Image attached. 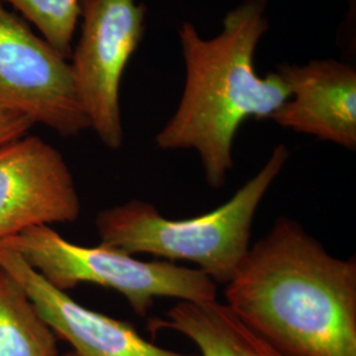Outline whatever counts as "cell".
<instances>
[{
	"instance_id": "5",
	"label": "cell",
	"mask_w": 356,
	"mask_h": 356,
	"mask_svg": "<svg viewBox=\"0 0 356 356\" xmlns=\"http://www.w3.org/2000/svg\"><path fill=\"white\" fill-rule=\"evenodd\" d=\"M82 32L73 57L76 91L90 127L108 149L124 140L120 82L144 36L147 8L135 0H79Z\"/></svg>"
},
{
	"instance_id": "6",
	"label": "cell",
	"mask_w": 356,
	"mask_h": 356,
	"mask_svg": "<svg viewBox=\"0 0 356 356\" xmlns=\"http://www.w3.org/2000/svg\"><path fill=\"white\" fill-rule=\"evenodd\" d=\"M0 106L64 138L89 129L72 65L0 4Z\"/></svg>"
},
{
	"instance_id": "14",
	"label": "cell",
	"mask_w": 356,
	"mask_h": 356,
	"mask_svg": "<svg viewBox=\"0 0 356 356\" xmlns=\"http://www.w3.org/2000/svg\"><path fill=\"white\" fill-rule=\"evenodd\" d=\"M60 356H76V355H74V353H73V351H69V353H66V354H64V355H60Z\"/></svg>"
},
{
	"instance_id": "3",
	"label": "cell",
	"mask_w": 356,
	"mask_h": 356,
	"mask_svg": "<svg viewBox=\"0 0 356 356\" xmlns=\"http://www.w3.org/2000/svg\"><path fill=\"white\" fill-rule=\"evenodd\" d=\"M289 157V148L277 144L254 177L227 202L202 216L168 219L143 200L101 210L95 216L101 243L134 256L189 261L216 285H226L251 247L254 216Z\"/></svg>"
},
{
	"instance_id": "2",
	"label": "cell",
	"mask_w": 356,
	"mask_h": 356,
	"mask_svg": "<svg viewBox=\"0 0 356 356\" xmlns=\"http://www.w3.org/2000/svg\"><path fill=\"white\" fill-rule=\"evenodd\" d=\"M267 7L268 0H243L226 13L216 38H201L191 22L178 31L185 86L154 141L163 151L194 149L213 189L227 182L243 123L270 119L291 97L277 72L260 76L254 69L256 48L269 29Z\"/></svg>"
},
{
	"instance_id": "11",
	"label": "cell",
	"mask_w": 356,
	"mask_h": 356,
	"mask_svg": "<svg viewBox=\"0 0 356 356\" xmlns=\"http://www.w3.org/2000/svg\"><path fill=\"white\" fill-rule=\"evenodd\" d=\"M0 356H60L57 337L26 289L0 266Z\"/></svg>"
},
{
	"instance_id": "8",
	"label": "cell",
	"mask_w": 356,
	"mask_h": 356,
	"mask_svg": "<svg viewBox=\"0 0 356 356\" xmlns=\"http://www.w3.org/2000/svg\"><path fill=\"white\" fill-rule=\"evenodd\" d=\"M0 266L26 289L57 339L70 344L76 356H200L160 347L143 338L129 322L78 304L3 245H0Z\"/></svg>"
},
{
	"instance_id": "9",
	"label": "cell",
	"mask_w": 356,
	"mask_h": 356,
	"mask_svg": "<svg viewBox=\"0 0 356 356\" xmlns=\"http://www.w3.org/2000/svg\"><path fill=\"white\" fill-rule=\"evenodd\" d=\"M276 72L291 97L270 119L281 127L355 151V67L327 58L281 64Z\"/></svg>"
},
{
	"instance_id": "4",
	"label": "cell",
	"mask_w": 356,
	"mask_h": 356,
	"mask_svg": "<svg viewBox=\"0 0 356 356\" xmlns=\"http://www.w3.org/2000/svg\"><path fill=\"white\" fill-rule=\"evenodd\" d=\"M0 245L19 254L56 289L67 292L82 282L113 289L140 317L148 316L157 298L209 302L218 296L216 282L197 268L143 261L103 243L78 245L51 226L29 227Z\"/></svg>"
},
{
	"instance_id": "1",
	"label": "cell",
	"mask_w": 356,
	"mask_h": 356,
	"mask_svg": "<svg viewBox=\"0 0 356 356\" xmlns=\"http://www.w3.org/2000/svg\"><path fill=\"white\" fill-rule=\"evenodd\" d=\"M226 305L292 356H356V259L337 257L288 216L251 244Z\"/></svg>"
},
{
	"instance_id": "12",
	"label": "cell",
	"mask_w": 356,
	"mask_h": 356,
	"mask_svg": "<svg viewBox=\"0 0 356 356\" xmlns=\"http://www.w3.org/2000/svg\"><path fill=\"white\" fill-rule=\"evenodd\" d=\"M38 26L45 41L65 58L73 54L72 41L81 17L79 0H4Z\"/></svg>"
},
{
	"instance_id": "10",
	"label": "cell",
	"mask_w": 356,
	"mask_h": 356,
	"mask_svg": "<svg viewBox=\"0 0 356 356\" xmlns=\"http://www.w3.org/2000/svg\"><path fill=\"white\" fill-rule=\"evenodd\" d=\"M153 331L172 330L195 344L200 356H292L245 325L218 301H178L165 318L149 321Z\"/></svg>"
},
{
	"instance_id": "7",
	"label": "cell",
	"mask_w": 356,
	"mask_h": 356,
	"mask_svg": "<svg viewBox=\"0 0 356 356\" xmlns=\"http://www.w3.org/2000/svg\"><path fill=\"white\" fill-rule=\"evenodd\" d=\"M81 214L64 156L38 136L0 145V242L35 226L73 223Z\"/></svg>"
},
{
	"instance_id": "13",
	"label": "cell",
	"mask_w": 356,
	"mask_h": 356,
	"mask_svg": "<svg viewBox=\"0 0 356 356\" xmlns=\"http://www.w3.org/2000/svg\"><path fill=\"white\" fill-rule=\"evenodd\" d=\"M33 126L26 115L0 106V145L24 136Z\"/></svg>"
}]
</instances>
